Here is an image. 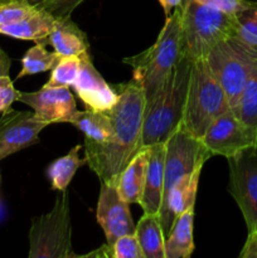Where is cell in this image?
Wrapping results in <instances>:
<instances>
[{"mask_svg":"<svg viewBox=\"0 0 257 258\" xmlns=\"http://www.w3.org/2000/svg\"><path fill=\"white\" fill-rule=\"evenodd\" d=\"M191 62L180 58L163 87L145 103L143 145L165 143L180 126L190 77Z\"/></svg>","mask_w":257,"mask_h":258,"instance_id":"obj_2","label":"cell"},{"mask_svg":"<svg viewBox=\"0 0 257 258\" xmlns=\"http://www.w3.org/2000/svg\"><path fill=\"white\" fill-rule=\"evenodd\" d=\"M231 110L223 88L206 59L191 62L185 106L180 125L196 138L202 139L218 116Z\"/></svg>","mask_w":257,"mask_h":258,"instance_id":"obj_5","label":"cell"},{"mask_svg":"<svg viewBox=\"0 0 257 258\" xmlns=\"http://www.w3.org/2000/svg\"><path fill=\"white\" fill-rule=\"evenodd\" d=\"M252 2H253V3H254V4H256V5H257V0H252Z\"/></svg>","mask_w":257,"mask_h":258,"instance_id":"obj_34","label":"cell"},{"mask_svg":"<svg viewBox=\"0 0 257 258\" xmlns=\"http://www.w3.org/2000/svg\"><path fill=\"white\" fill-rule=\"evenodd\" d=\"M55 24V19L45 10L37 9L12 25L0 28V34L22 40H33L40 44H48V38Z\"/></svg>","mask_w":257,"mask_h":258,"instance_id":"obj_15","label":"cell"},{"mask_svg":"<svg viewBox=\"0 0 257 258\" xmlns=\"http://www.w3.org/2000/svg\"><path fill=\"white\" fill-rule=\"evenodd\" d=\"M251 149L228 158V191L243 216L248 232H257V156Z\"/></svg>","mask_w":257,"mask_h":258,"instance_id":"obj_8","label":"cell"},{"mask_svg":"<svg viewBox=\"0 0 257 258\" xmlns=\"http://www.w3.org/2000/svg\"><path fill=\"white\" fill-rule=\"evenodd\" d=\"M47 126L32 111L5 110L0 117V160L39 143V133Z\"/></svg>","mask_w":257,"mask_h":258,"instance_id":"obj_10","label":"cell"},{"mask_svg":"<svg viewBox=\"0 0 257 258\" xmlns=\"http://www.w3.org/2000/svg\"><path fill=\"white\" fill-rule=\"evenodd\" d=\"M233 35L248 44L257 45V5L253 2L248 8L236 14Z\"/></svg>","mask_w":257,"mask_h":258,"instance_id":"obj_25","label":"cell"},{"mask_svg":"<svg viewBox=\"0 0 257 258\" xmlns=\"http://www.w3.org/2000/svg\"><path fill=\"white\" fill-rule=\"evenodd\" d=\"M180 7V58L190 62L206 59L212 48L234 34L236 15L214 8L181 0Z\"/></svg>","mask_w":257,"mask_h":258,"instance_id":"obj_4","label":"cell"},{"mask_svg":"<svg viewBox=\"0 0 257 258\" xmlns=\"http://www.w3.org/2000/svg\"><path fill=\"white\" fill-rule=\"evenodd\" d=\"M80 57V72L72 86L76 95L90 110H111L117 102V92L103 80L101 73L96 70L88 52L83 53Z\"/></svg>","mask_w":257,"mask_h":258,"instance_id":"obj_13","label":"cell"},{"mask_svg":"<svg viewBox=\"0 0 257 258\" xmlns=\"http://www.w3.org/2000/svg\"><path fill=\"white\" fill-rule=\"evenodd\" d=\"M206 60L234 110L247 80L257 70V45L231 35L217 43Z\"/></svg>","mask_w":257,"mask_h":258,"instance_id":"obj_6","label":"cell"},{"mask_svg":"<svg viewBox=\"0 0 257 258\" xmlns=\"http://www.w3.org/2000/svg\"><path fill=\"white\" fill-rule=\"evenodd\" d=\"M29 258H70L72 252V227L70 193L60 191L48 213L34 217L30 224Z\"/></svg>","mask_w":257,"mask_h":258,"instance_id":"obj_7","label":"cell"},{"mask_svg":"<svg viewBox=\"0 0 257 258\" xmlns=\"http://www.w3.org/2000/svg\"><path fill=\"white\" fill-rule=\"evenodd\" d=\"M239 256L242 258H257V232H248L246 243Z\"/></svg>","mask_w":257,"mask_h":258,"instance_id":"obj_30","label":"cell"},{"mask_svg":"<svg viewBox=\"0 0 257 258\" xmlns=\"http://www.w3.org/2000/svg\"><path fill=\"white\" fill-rule=\"evenodd\" d=\"M48 43L60 57L81 55L90 49L87 34L71 18L55 20Z\"/></svg>","mask_w":257,"mask_h":258,"instance_id":"obj_16","label":"cell"},{"mask_svg":"<svg viewBox=\"0 0 257 258\" xmlns=\"http://www.w3.org/2000/svg\"><path fill=\"white\" fill-rule=\"evenodd\" d=\"M19 91L15 90L14 83L10 80L9 75L0 76V112L10 108L13 102L18 101Z\"/></svg>","mask_w":257,"mask_h":258,"instance_id":"obj_29","label":"cell"},{"mask_svg":"<svg viewBox=\"0 0 257 258\" xmlns=\"http://www.w3.org/2000/svg\"><path fill=\"white\" fill-rule=\"evenodd\" d=\"M70 123L82 131L86 139L95 143H106L113 134L112 122L107 111H95L90 108L77 111Z\"/></svg>","mask_w":257,"mask_h":258,"instance_id":"obj_20","label":"cell"},{"mask_svg":"<svg viewBox=\"0 0 257 258\" xmlns=\"http://www.w3.org/2000/svg\"><path fill=\"white\" fill-rule=\"evenodd\" d=\"M18 101L32 107L34 115L48 125L70 122L78 111L72 92L66 87H43L37 92H19Z\"/></svg>","mask_w":257,"mask_h":258,"instance_id":"obj_12","label":"cell"},{"mask_svg":"<svg viewBox=\"0 0 257 258\" xmlns=\"http://www.w3.org/2000/svg\"><path fill=\"white\" fill-rule=\"evenodd\" d=\"M194 206L181 212L165 237V258H189L194 251Z\"/></svg>","mask_w":257,"mask_h":258,"instance_id":"obj_17","label":"cell"},{"mask_svg":"<svg viewBox=\"0 0 257 258\" xmlns=\"http://www.w3.org/2000/svg\"><path fill=\"white\" fill-rule=\"evenodd\" d=\"M201 140L212 156L221 155L226 159L257 149V135L244 126L232 110L218 116Z\"/></svg>","mask_w":257,"mask_h":258,"instance_id":"obj_9","label":"cell"},{"mask_svg":"<svg viewBox=\"0 0 257 258\" xmlns=\"http://www.w3.org/2000/svg\"><path fill=\"white\" fill-rule=\"evenodd\" d=\"M81 68L80 55H65L60 57L57 64L52 70L50 78L43 87L58 88L72 87Z\"/></svg>","mask_w":257,"mask_h":258,"instance_id":"obj_24","label":"cell"},{"mask_svg":"<svg viewBox=\"0 0 257 258\" xmlns=\"http://www.w3.org/2000/svg\"><path fill=\"white\" fill-rule=\"evenodd\" d=\"M85 0H45L38 8L45 10L48 14L52 15L55 20L71 18L73 10L81 5Z\"/></svg>","mask_w":257,"mask_h":258,"instance_id":"obj_28","label":"cell"},{"mask_svg":"<svg viewBox=\"0 0 257 258\" xmlns=\"http://www.w3.org/2000/svg\"><path fill=\"white\" fill-rule=\"evenodd\" d=\"M0 2H10V0H0ZM17 2H24L33 5V7H39V5H42L45 0H17Z\"/></svg>","mask_w":257,"mask_h":258,"instance_id":"obj_33","label":"cell"},{"mask_svg":"<svg viewBox=\"0 0 257 258\" xmlns=\"http://www.w3.org/2000/svg\"><path fill=\"white\" fill-rule=\"evenodd\" d=\"M135 234L144 258H165V236L158 216L144 213L135 226Z\"/></svg>","mask_w":257,"mask_h":258,"instance_id":"obj_19","label":"cell"},{"mask_svg":"<svg viewBox=\"0 0 257 258\" xmlns=\"http://www.w3.org/2000/svg\"><path fill=\"white\" fill-rule=\"evenodd\" d=\"M12 66V59L9 55L0 48V76H8Z\"/></svg>","mask_w":257,"mask_h":258,"instance_id":"obj_31","label":"cell"},{"mask_svg":"<svg viewBox=\"0 0 257 258\" xmlns=\"http://www.w3.org/2000/svg\"><path fill=\"white\" fill-rule=\"evenodd\" d=\"M148 148V166H146L145 186L140 206L144 213L159 216L163 201L164 166H165V143H158Z\"/></svg>","mask_w":257,"mask_h":258,"instance_id":"obj_14","label":"cell"},{"mask_svg":"<svg viewBox=\"0 0 257 258\" xmlns=\"http://www.w3.org/2000/svg\"><path fill=\"white\" fill-rule=\"evenodd\" d=\"M118 98L108 110L113 134L106 143L85 138V159L100 181H117L118 175L131 159L144 148L143 123L145 95L135 80L115 87Z\"/></svg>","mask_w":257,"mask_h":258,"instance_id":"obj_1","label":"cell"},{"mask_svg":"<svg viewBox=\"0 0 257 258\" xmlns=\"http://www.w3.org/2000/svg\"><path fill=\"white\" fill-rule=\"evenodd\" d=\"M59 59L60 55L57 52H48L44 48V44L35 43V45L29 48L23 55L22 70L18 73L17 80H20L25 76L52 71Z\"/></svg>","mask_w":257,"mask_h":258,"instance_id":"obj_23","label":"cell"},{"mask_svg":"<svg viewBox=\"0 0 257 258\" xmlns=\"http://www.w3.org/2000/svg\"><path fill=\"white\" fill-rule=\"evenodd\" d=\"M81 150L82 146L76 145L68 151V154L55 159L47 166V178L50 181L53 190H67L78 169L87 164L86 159L80 156Z\"/></svg>","mask_w":257,"mask_h":258,"instance_id":"obj_21","label":"cell"},{"mask_svg":"<svg viewBox=\"0 0 257 258\" xmlns=\"http://www.w3.org/2000/svg\"><path fill=\"white\" fill-rule=\"evenodd\" d=\"M159 3L163 7L166 17H169L173 13V10L181 4V0H159Z\"/></svg>","mask_w":257,"mask_h":258,"instance_id":"obj_32","label":"cell"},{"mask_svg":"<svg viewBox=\"0 0 257 258\" xmlns=\"http://www.w3.org/2000/svg\"><path fill=\"white\" fill-rule=\"evenodd\" d=\"M35 9L37 7H33L24 2H17V0L0 2V28L20 22L25 17L32 14Z\"/></svg>","mask_w":257,"mask_h":258,"instance_id":"obj_26","label":"cell"},{"mask_svg":"<svg viewBox=\"0 0 257 258\" xmlns=\"http://www.w3.org/2000/svg\"><path fill=\"white\" fill-rule=\"evenodd\" d=\"M148 148L144 146L118 175L117 190L128 204L140 203L145 186Z\"/></svg>","mask_w":257,"mask_h":258,"instance_id":"obj_18","label":"cell"},{"mask_svg":"<svg viewBox=\"0 0 257 258\" xmlns=\"http://www.w3.org/2000/svg\"><path fill=\"white\" fill-rule=\"evenodd\" d=\"M128 206L130 204L118 193L117 181H101L96 219L105 233L106 243L110 246L118 237L135 233V224Z\"/></svg>","mask_w":257,"mask_h":258,"instance_id":"obj_11","label":"cell"},{"mask_svg":"<svg viewBox=\"0 0 257 258\" xmlns=\"http://www.w3.org/2000/svg\"><path fill=\"white\" fill-rule=\"evenodd\" d=\"M180 59V7H176L159 33L155 43L134 57L123 58L133 67L134 80L141 86L149 101L163 87Z\"/></svg>","mask_w":257,"mask_h":258,"instance_id":"obj_3","label":"cell"},{"mask_svg":"<svg viewBox=\"0 0 257 258\" xmlns=\"http://www.w3.org/2000/svg\"><path fill=\"white\" fill-rule=\"evenodd\" d=\"M111 256L113 258H144L136 234L128 233L118 237L111 246Z\"/></svg>","mask_w":257,"mask_h":258,"instance_id":"obj_27","label":"cell"},{"mask_svg":"<svg viewBox=\"0 0 257 258\" xmlns=\"http://www.w3.org/2000/svg\"><path fill=\"white\" fill-rule=\"evenodd\" d=\"M233 111L244 126L257 135V70L251 73Z\"/></svg>","mask_w":257,"mask_h":258,"instance_id":"obj_22","label":"cell"}]
</instances>
